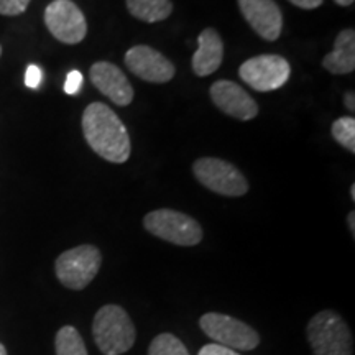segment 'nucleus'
<instances>
[{
	"instance_id": "obj_1",
	"label": "nucleus",
	"mask_w": 355,
	"mask_h": 355,
	"mask_svg": "<svg viewBox=\"0 0 355 355\" xmlns=\"http://www.w3.org/2000/svg\"><path fill=\"white\" fill-rule=\"evenodd\" d=\"M84 139L101 158L125 163L130 158V139L117 114L102 102L89 104L83 114Z\"/></svg>"
},
{
	"instance_id": "obj_2",
	"label": "nucleus",
	"mask_w": 355,
	"mask_h": 355,
	"mask_svg": "<svg viewBox=\"0 0 355 355\" xmlns=\"http://www.w3.org/2000/svg\"><path fill=\"white\" fill-rule=\"evenodd\" d=\"M92 336L104 355H122L133 347L137 339L135 324L119 304H105L92 321Z\"/></svg>"
},
{
	"instance_id": "obj_3",
	"label": "nucleus",
	"mask_w": 355,
	"mask_h": 355,
	"mask_svg": "<svg viewBox=\"0 0 355 355\" xmlns=\"http://www.w3.org/2000/svg\"><path fill=\"white\" fill-rule=\"evenodd\" d=\"M309 345L314 355H352L354 337L347 322L332 309L319 311L306 327Z\"/></svg>"
},
{
	"instance_id": "obj_4",
	"label": "nucleus",
	"mask_w": 355,
	"mask_h": 355,
	"mask_svg": "<svg viewBox=\"0 0 355 355\" xmlns=\"http://www.w3.org/2000/svg\"><path fill=\"white\" fill-rule=\"evenodd\" d=\"M102 265L101 250L96 245H78L69 248L58 257L55 261L56 278L64 288L73 291H81L86 288Z\"/></svg>"
},
{
	"instance_id": "obj_5",
	"label": "nucleus",
	"mask_w": 355,
	"mask_h": 355,
	"mask_svg": "<svg viewBox=\"0 0 355 355\" xmlns=\"http://www.w3.org/2000/svg\"><path fill=\"white\" fill-rule=\"evenodd\" d=\"M144 227L155 237L180 247H194L202 241V227L196 219L175 209L148 212Z\"/></svg>"
},
{
	"instance_id": "obj_6",
	"label": "nucleus",
	"mask_w": 355,
	"mask_h": 355,
	"mask_svg": "<svg viewBox=\"0 0 355 355\" xmlns=\"http://www.w3.org/2000/svg\"><path fill=\"white\" fill-rule=\"evenodd\" d=\"M204 334L232 350H254L260 345V336L247 322L227 314L206 313L199 319Z\"/></svg>"
},
{
	"instance_id": "obj_7",
	"label": "nucleus",
	"mask_w": 355,
	"mask_h": 355,
	"mask_svg": "<svg viewBox=\"0 0 355 355\" xmlns=\"http://www.w3.org/2000/svg\"><path fill=\"white\" fill-rule=\"evenodd\" d=\"M193 173L204 188L222 196L241 198L248 191L245 176L232 163L220 158L206 157L196 159L193 165Z\"/></svg>"
},
{
	"instance_id": "obj_8",
	"label": "nucleus",
	"mask_w": 355,
	"mask_h": 355,
	"mask_svg": "<svg viewBox=\"0 0 355 355\" xmlns=\"http://www.w3.org/2000/svg\"><path fill=\"white\" fill-rule=\"evenodd\" d=\"M44 25L64 44L81 43L87 33L86 17L73 0H53L44 8Z\"/></svg>"
},
{
	"instance_id": "obj_9",
	"label": "nucleus",
	"mask_w": 355,
	"mask_h": 355,
	"mask_svg": "<svg viewBox=\"0 0 355 355\" xmlns=\"http://www.w3.org/2000/svg\"><path fill=\"white\" fill-rule=\"evenodd\" d=\"M291 74V66L278 55H260L243 61L239 76L255 91L268 92L283 87Z\"/></svg>"
},
{
	"instance_id": "obj_10",
	"label": "nucleus",
	"mask_w": 355,
	"mask_h": 355,
	"mask_svg": "<svg viewBox=\"0 0 355 355\" xmlns=\"http://www.w3.org/2000/svg\"><path fill=\"white\" fill-rule=\"evenodd\" d=\"M125 64L130 73L146 83L163 84L175 76V64L162 53L146 44L133 46L125 53Z\"/></svg>"
},
{
	"instance_id": "obj_11",
	"label": "nucleus",
	"mask_w": 355,
	"mask_h": 355,
	"mask_svg": "<svg viewBox=\"0 0 355 355\" xmlns=\"http://www.w3.org/2000/svg\"><path fill=\"white\" fill-rule=\"evenodd\" d=\"M247 24L266 42H275L282 35L283 15L275 0H237Z\"/></svg>"
},
{
	"instance_id": "obj_12",
	"label": "nucleus",
	"mask_w": 355,
	"mask_h": 355,
	"mask_svg": "<svg viewBox=\"0 0 355 355\" xmlns=\"http://www.w3.org/2000/svg\"><path fill=\"white\" fill-rule=\"evenodd\" d=\"M211 99L217 109L239 119V121H252L259 115V105L248 96L245 89L232 81H217L211 86Z\"/></svg>"
},
{
	"instance_id": "obj_13",
	"label": "nucleus",
	"mask_w": 355,
	"mask_h": 355,
	"mask_svg": "<svg viewBox=\"0 0 355 355\" xmlns=\"http://www.w3.org/2000/svg\"><path fill=\"white\" fill-rule=\"evenodd\" d=\"M89 78L94 87L99 89L102 94L109 97L114 104L125 107L133 101L132 84L122 73V69L115 64L107 63V61H97L91 66Z\"/></svg>"
},
{
	"instance_id": "obj_14",
	"label": "nucleus",
	"mask_w": 355,
	"mask_h": 355,
	"mask_svg": "<svg viewBox=\"0 0 355 355\" xmlns=\"http://www.w3.org/2000/svg\"><path fill=\"white\" fill-rule=\"evenodd\" d=\"M224 43L214 28H206L198 37V50L193 56V71L199 78L209 76L220 68Z\"/></svg>"
},
{
	"instance_id": "obj_15",
	"label": "nucleus",
	"mask_w": 355,
	"mask_h": 355,
	"mask_svg": "<svg viewBox=\"0 0 355 355\" xmlns=\"http://www.w3.org/2000/svg\"><path fill=\"white\" fill-rule=\"evenodd\" d=\"M322 68L331 74H349L355 69V32L352 28L337 35L334 50L324 56Z\"/></svg>"
},
{
	"instance_id": "obj_16",
	"label": "nucleus",
	"mask_w": 355,
	"mask_h": 355,
	"mask_svg": "<svg viewBox=\"0 0 355 355\" xmlns=\"http://www.w3.org/2000/svg\"><path fill=\"white\" fill-rule=\"evenodd\" d=\"M128 12L146 24L166 20L173 12L171 0H125Z\"/></svg>"
},
{
	"instance_id": "obj_17",
	"label": "nucleus",
	"mask_w": 355,
	"mask_h": 355,
	"mask_svg": "<svg viewBox=\"0 0 355 355\" xmlns=\"http://www.w3.org/2000/svg\"><path fill=\"white\" fill-rule=\"evenodd\" d=\"M56 355H87L83 336L73 326H63L55 337Z\"/></svg>"
},
{
	"instance_id": "obj_18",
	"label": "nucleus",
	"mask_w": 355,
	"mask_h": 355,
	"mask_svg": "<svg viewBox=\"0 0 355 355\" xmlns=\"http://www.w3.org/2000/svg\"><path fill=\"white\" fill-rule=\"evenodd\" d=\"M148 355H189V352L183 340H180L170 332H163L152 340Z\"/></svg>"
},
{
	"instance_id": "obj_19",
	"label": "nucleus",
	"mask_w": 355,
	"mask_h": 355,
	"mask_svg": "<svg viewBox=\"0 0 355 355\" xmlns=\"http://www.w3.org/2000/svg\"><path fill=\"white\" fill-rule=\"evenodd\" d=\"M332 137L337 144L347 148L350 153H355V119L354 117H340L332 123L331 127Z\"/></svg>"
},
{
	"instance_id": "obj_20",
	"label": "nucleus",
	"mask_w": 355,
	"mask_h": 355,
	"mask_svg": "<svg viewBox=\"0 0 355 355\" xmlns=\"http://www.w3.org/2000/svg\"><path fill=\"white\" fill-rule=\"evenodd\" d=\"M30 0H0V15L17 17L21 15L28 7Z\"/></svg>"
},
{
	"instance_id": "obj_21",
	"label": "nucleus",
	"mask_w": 355,
	"mask_h": 355,
	"mask_svg": "<svg viewBox=\"0 0 355 355\" xmlns=\"http://www.w3.org/2000/svg\"><path fill=\"white\" fill-rule=\"evenodd\" d=\"M43 81V71L37 64H30L25 71V86L30 89H38Z\"/></svg>"
},
{
	"instance_id": "obj_22",
	"label": "nucleus",
	"mask_w": 355,
	"mask_h": 355,
	"mask_svg": "<svg viewBox=\"0 0 355 355\" xmlns=\"http://www.w3.org/2000/svg\"><path fill=\"white\" fill-rule=\"evenodd\" d=\"M83 74L79 73V71H71L68 73V76H66V81H64V92L69 96H74L78 94L79 89L83 86Z\"/></svg>"
},
{
	"instance_id": "obj_23",
	"label": "nucleus",
	"mask_w": 355,
	"mask_h": 355,
	"mask_svg": "<svg viewBox=\"0 0 355 355\" xmlns=\"http://www.w3.org/2000/svg\"><path fill=\"white\" fill-rule=\"evenodd\" d=\"M198 355H241V354H239L237 350L224 347V345H219V344H206L201 350H199Z\"/></svg>"
},
{
	"instance_id": "obj_24",
	"label": "nucleus",
	"mask_w": 355,
	"mask_h": 355,
	"mask_svg": "<svg viewBox=\"0 0 355 355\" xmlns=\"http://www.w3.org/2000/svg\"><path fill=\"white\" fill-rule=\"evenodd\" d=\"M293 6L303 8V10H314V8L321 7L324 0H288Z\"/></svg>"
},
{
	"instance_id": "obj_25",
	"label": "nucleus",
	"mask_w": 355,
	"mask_h": 355,
	"mask_svg": "<svg viewBox=\"0 0 355 355\" xmlns=\"http://www.w3.org/2000/svg\"><path fill=\"white\" fill-rule=\"evenodd\" d=\"M344 104H345V107H347V109L350 110V112H354V110H355V96H354L352 91L345 92Z\"/></svg>"
},
{
	"instance_id": "obj_26",
	"label": "nucleus",
	"mask_w": 355,
	"mask_h": 355,
	"mask_svg": "<svg viewBox=\"0 0 355 355\" xmlns=\"http://www.w3.org/2000/svg\"><path fill=\"white\" fill-rule=\"evenodd\" d=\"M347 224L350 227V232H352V235H355V212L354 211L350 212L349 217H347Z\"/></svg>"
},
{
	"instance_id": "obj_27",
	"label": "nucleus",
	"mask_w": 355,
	"mask_h": 355,
	"mask_svg": "<svg viewBox=\"0 0 355 355\" xmlns=\"http://www.w3.org/2000/svg\"><path fill=\"white\" fill-rule=\"evenodd\" d=\"M334 2L340 7H349V6H352L354 0H334Z\"/></svg>"
},
{
	"instance_id": "obj_28",
	"label": "nucleus",
	"mask_w": 355,
	"mask_h": 355,
	"mask_svg": "<svg viewBox=\"0 0 355 355\" xmlns=\"http://www.w3.org/2000/svg\"><path fill=\"white\" fill-rule=\"evenodd\" d=\"M350 198H352V201H355V184L350 186Z\"/></svg>"
},
{
	"instance_id": "obj_29",
	"label": "nucleus",
	"mask_w": 355,
	"mask_h": 355,
	"mask_svg": "<svg viewBox=\"0 0 355 355\" xmlns=\"http://www.w3.org/2000/svg\"><path fill=\"white\" fill-rule=\"evenodd\" d=\"M0 355H7V349H6V345H3L2 343H0Z\"/></svg>"
},
{
	"instance_id": "obj_30",
	"label": "nucleus",
	"mask_w": 355,
	"mask_h": 355,
	"mask_svg": "<svg viewBox=\"0 0 355 355\" xmlns=\"http://www.w3.org/2000/svg\"><path fill=\"white\" fill-rule=\"evenodd\" d=\"M0 56H2V44H0Z\"/></svg>"
}]
</instances>
